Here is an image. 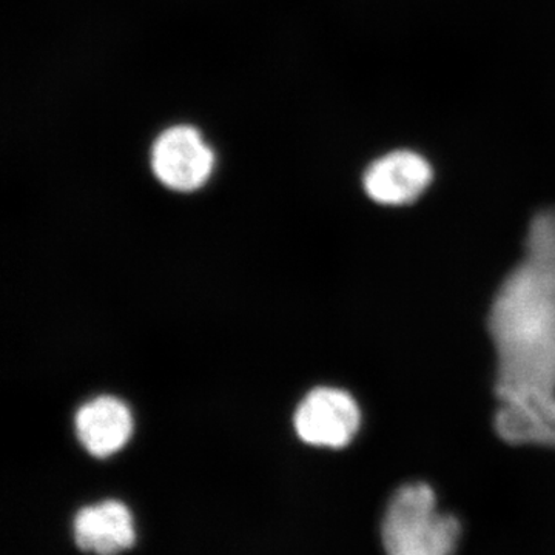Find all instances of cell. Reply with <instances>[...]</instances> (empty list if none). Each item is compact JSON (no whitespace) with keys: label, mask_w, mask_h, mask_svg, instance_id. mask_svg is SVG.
Instances as JSON below:
<instances>
[{"label":"cell","mask_w":555,"mask_h":555,"mask_svg":"<svg viewBox=\"0 0 555 555\" xmlns=\"http://www.w3.org/2000/svg\"><path fill=\"white\" fill-rule=\"evenodd\" d=\"M76 433L91 455L105 459L126 447L133 433V416L118 398H94L79 409Z\"/></svg>","instance_id":"7"},{"label":"cell","mask_w":555,"mask_h":555,"mask_svg":"<svg viewBox=\"0 0 555 555\" xmlns=\"http://www.w3.org/2000/svg\"><path fill=\"white\" fill-rule=\"evenodd\" d=\"M462 526L440 513L426 483L401 486L387 505L382 535L387 555H454Z\"/></svg>","instance_id":"2"},{"label":"cell","mask_w":555,"mask_h":555,"mask_svg":"<svg viewBox=\"0 0 555 555\" xmlns=\"http://www.w3.org/2000/svg\"><path fill=\"white\" fill-rule=\"evenodd\" d=\"M73 532L80 551L96 555H119L137 542L133 516L116 500L82 507L73 521Z\"/></svg>","instance_id":"6"},{"label":"cell","mask_w":555,"mask_h":555,"mask_svg":"<svg viewBox=\"0 0 555 555\" xmlns=\"http://www.w3.org/2000/svg\"><path fill=\"white\" fill-rule=\"evenodd\" d=\"M503 418L555 409V207L532 218L524 257L496 291L488 318Z\"/></svg>","instance_id":"1"},{"label":"cell","mask_w":555,"mask_h":555,"mask_svg":"<svg viewBox=\"0 0 555 555\" xmlns=\"http://www.w3.org/2000/svg\"><path fill=\"white\" fill-rule=\"evenodd\" d=\"M433 179L434 169L425 156L414 150H393L367 167L363 188L375 203L401 207L418 199Z\"/></svg>","instance_id":"5"},{"label":"cell","mask_w":555,"mask_h":555,"mask_svg":"<svg viewBox=\"0 0 555 555\" xmlns=\"http://www.w3.org/2000/svg\"><path fill=\"white\" fill-rule=\"evenodd\" d=\"M214 164V152L193 127H171L153 144L152 169L166 188L177 192L203 188L210 178Z\"/></svg>","instance_id":"4"},{"label":"cell","mask_w":555,"mask_h":555,"mask_svg":"<svg viewBox=\"0 0 555 555\" xmlns=\"http://www.w3.org/2000/svg\"><path fill=\"white\" fill-rule=\"evenodd\" d=\"M361 412L346 390L318 387L306 396L295 414V429L305 443L318 448H345L360 429Z\"/></svg>","instance_id":"3"}]
</instances>
